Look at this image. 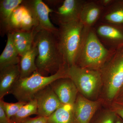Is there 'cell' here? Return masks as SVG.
I'll use <instances>...</instances> for the list:
<instances>
[{
    "label": "cell",
    "mask_w": 123,
    "mask_h": 123,
    "mask_svg": "<svg viewBox=\"0 0 123 123\" xmlns=\"http://www.w3.org/2000/svg\"><path fill=\"white\" fill-rule=\"evenodd\" d=\"M34 43L37 48L36 64L40 74L44 76L53 75L66 65L54 33L46 30L36 31Z\"/></svg>",
    "instance_id": "6da1fadb"
},
{
    "label": "cell",
    "mask_w": 123,
    "mask_h": 123,
    "mask_svg": "<svg viewBox=\"0 0 123 123\" xmlns=\"http://www.w3.org/2000/svg\"><path fill=\"white\" fill-rule=\"evenodd\" d=\"M116 50L106 48L97 37L93 28L84 29L75 64L82 68L100 70Z\"/></svg>",
    "instance_id": "7a4b0ae2"
},
{
    "label": "cell",
    "mask_w": 123,
    "mask_h": 123,
    "mask_svg": "<svg viewBox=\"0 0 123 123\" xmlns=\"http://www.w3.org/2000/svg\"><path fill=\"white\" fill-rule=\"evenodd\" d=\"M68 67L66 65L62 66L53 75H42L37 71L24 78H20L11 91V94L18 101L28 102L34 99L36 94L57 79L69 78Z\"/></svg>",
    "instance_id": "3957f363"
},
{
    "label": "cell",
    "mask_w": 123,
    "mask_h": 123,
    "mask_svg": "<svg viewBox=\"0 0 123 123\" xmlns=\"http://www.w3.org/2000/svg\"><path fill=\"white\" fill-rule=\"evenodd\" d=\"M84 30L83 25L78 21L59 26L56 35L64 62L69 68L75 64Z\"/></svg>",
    "instance_id": "277c9868"
},
{
    "label": "cell",
    "mask_w": 123,
    "mask_h": 123,
    "mask_svg": "<svg viewBox=\"0 0 123 123\" xmlns=\"http://www.w3.org/2000/svg\"><path fill=\"white\" fill-rule=\"evenodd\" d=\"M99 71L106 98L112 101L123 86V46L116 51Z\"/></svg>",
    "instance_id": "5b68a950"
},
{
    "label": "cell",
    "mask_w": 123,
    "mask_h": 123,
    "mask_svg": "<svg viewBox=\"0 0 123 123\" xmlns=\"http://www.w3.org/2000/svg\"><path fill=\"white\" fill-rule=\"evenodd\" d=\"M68 74L79 93L88 99L97 95L103 86L99 70L82 68L74 64L68 68Z\"/></svg>",
    "instance_id": "8992f818"
},
{
    "label": "cell",
    "mask_w": 123,
    "mask_h": 123,
    "mask_svg": "<svg viewBox=\"0 0 123 123\" xmlns=\"http://www.w3.org/2000/svg\"><path fill=\"white\" fill-rule=\"evenodd\" d=\"M37 25L33 13L23 2L14 10L4 32L31 31L35 30Z\"/></svg>",
    "instance_id": "52a82bcc"
},
{
    "label": "cell",
    "mask_w": 123,
    "mask_h": 123,
    "mask_svg": "<svg viewBox=\"0 0 123 123\" xmlns=\"http://www.w3.org/2000/svg\"><path fill=\"white\" fill-rule=\"evenodd\" d=\"M86 0H59L57 7L52 13V20L59 26L78 21Z\"/></svg>",
    "instance_id": "ba28073f"
},
{
    "label": "cell",
    "mask_w": 123,
    "mask_h": 123,
    "mask_svg": "<svg viewBox=\"0 0 123 123\" xmlns=\"http://www.w3.org/2000/svg\"><path fill=\"white\" fill-rule=\"evenodd\" d=\"M93 28L106 48L116 50L123 46V25L99 22Z\"/></svg>",
    "instance_id": "9c48e42d"
},
{
    "label": "cell",
    "mask_w": 123,
    "mask_h": 123,
    "mask_svg": "<svg viewBox=\"0 0 123 123\" xmlns=\"http://www.w3.org/2000/svg\"><path fill=\"white\" fill-rule=\"evenodd\" d=\"M23 3L31 10L37 20L38 25L36 31L46 30L57 34L59 28L53 25L49 18L50 14L54 12L53 9L42 0H23Z\"/></svg>",
    "instance_id": "30bf717a"
},
{
    "label": "cell",
    "mask_w": 123,
    "mask_h": 123,
    "mask_svg": "<svg viewBox=\"0 0 123 123\" xmlns=\"http://www.w3.org/2000/svg\"><path fill=\"white\" fill-rule=\"evenodd\" d=\"M37 115L48 117L62 105L50 85L46 86L36 94Z\"/></svg>",
    "instance_id": "8fae6325"
},
{
    "label": "cell",
    "mask_w": 123,
    "mask_h": 123,
    "mask_svg": "<svg viewBox=\"0 0 123 123\" xmlns=\"http://www.w3.org/2000/svg\"><path fill=\"white\" fill-rule=\"evenodd\" d=\"M100 105L98 101H93L78 94L73 105L76 123H90Z\"/></svg>",
    "instance_id": "7c38bea8"
},
{
    "label": "cell",
    "mask_w": 123,
    "mask_h": 123,
    "mask_svg": "<svg viewBox=\"0 0 123 123\" xmlns=\"http://www.w3.org/2000/svg\"><path fill=\"white\" fill-rule=\"evenodd\" d=\"M50 85L62 104H74L79 92L70 78L57 79Z\"/></svg>",
    "instance_id": "4fadbf2b"
},
{
    "label": "cell",
    "mask_w": 123,
    "mask_h": 123,
    "mask_svg": "<svg viewBox=\"0 0 123 123\" xmlns=\"http://www.w3.org/2000/svg\"><path fill=\"white\" fill-rule=\"evenodd\" d=\"M104 10L97 0H86L79 19L84 29L89 30L93 28L99 22Z\"/></svg>",
    "instance_id": "5bb4252c"
},
{
    "label": "cell",
    "mask_w": 123,
    "mask_h": 123,
    "mask_svg": "<svg viewBox=\"0 0 123 123\" xmlns=\"http://www.w3.org/2000/svg\"><path fill=\"white\" fill-rule=\"evenodd\" d=\"M20 77L19 64L9 66L0 70V99L11 94Z\"/></svg>",
    "instance_id": "9a60e30c"
},
{
    "label": "cell",
    "mask_w": 123,
    "mask_h": 123,
    "mask_svg": "<svg viewBox=\"0 0 123 123\" xmlns=\"http://www.w3.org/2000/svg\"><path fill=\"white\" fill-rule=\"evenodd\" d=\"M7 43L0 56V70L20 63V56L15 47L12 33H7Z\"/></svg>",
    "instance_id": "2e32d148"
},
{
    "label": "cell",
    "mask_w": 123,
    "mask_h": 123,
    "mask_svg": "<svg viewBox=\"0 0 123 123\" xmlns=\"http://www.w3.org/2000/svg\"><path fill=\"white\" fill-rule=\"evenodd\" d=\"M38 55L37 48L34 43L31 49L20 57V78L29 77L37 70L36 60Z\"/></svg>",
    "instance_id": "e0dca14e"
},
{
    "label": "cell",
    "mask_w": 123,
    "mask_h": 123,
    "mask_svg": "<svg viewBox=\"0 0 123 123\" xmlns=\"http://www.w3.org/2000/svg\"><path fill=\"white\" fill-rule=\"evenodd\" d=\"M99 22L123 25V0H115L105 9Z\"/></svg>",
    "instance_id": "ac0fdd59"
},
{
    "label": "cell",
    "mask_w": 123,
    "mask_h": 123,
    "mask_svg": "<svg viewBox=\"0 0 123 123\" xmlns=\"http://www.w3.org/2000/svg\"><path fill=\"white\" fill-rule=\"evenodd\" d=\"M36 31L28 32L14 31L12 33L13 39L20 57L28 51L34 43Z\"/></svg>",
    "instance_id": "d6986e66"
},
{
    "label": "cell",
    "mask_w": 123,
    "mask_h": 123,
    "mask_svg": "<svg viewBox=\"0 0 123 123\" xmlns=\"http://www.w3.org/2000/svg\"><path fill=\"white\" fill-rule=\"evenodd\" d=\"M73 105L62 104L49 117L47 123H76Z\"/></svg>",
    "instance_id": "ffe728a7"
},
{
    "label": "cell",
    "mask_w": 123,
    "mask_h": 123,
    "mask_svg": "<svg viewBox=\"0 0 123 123\" xmlns=\"http://www.w3.org/2000/svg\"><path fill=\"white\" fill-rule=\"evenodd\" d=\"M22 0H1L0 19L2 30L5 31L14 10L23 2Z\"/></svg>",
    "instance_id": "44dd1931"
},
{
    "label": "cell",
    "mask_w": 123,
    "mask_h": 123,
    "mask_svg": "<svg viewBox=\"0 0 123 123\" xmlns=\"http://www.w3.org/2000/svg\"><path fill=\"white\" fill-rule=\"evenodd\" d=\"M33 115H37V102L35 98L27 102L10 119L11 123H20Z\"/></svg>",
    "instance_id": "7402d4cb"
},
{
    "label": "cell",
    "mask_w": 123,
    "mask_h": 123,
    "mask_svg": "<svg viewBox=\"0 0 123 123\" xmlns=\"http://www.w3.org/2000/svg\"><path fill=\"white\" fill-rule=\"evenodd\" d=\"M117 117L114 111H107L94 115L90 123H115Z\"/></svg>",
    "instance_id": "603a6c76"
},
{
    "label": "cell",
    "mask_w": 123,
    "mask_h": 123,
    "mask_svg": "<svg viewBox=\"0 0 123 123\" xmlns=\"http://www.w3.org/2000/svg\"><path fill=\"white\" fill-rule=\"evenodd\" d=\"M26 103L18 101L15 103H9L0 99V104L2 105L7 117L10 120L12 117L16 114L22 107Z\"/></svg>",
    "instance_id": "cb8c5ba5"
},
{
    "label": "cell",
    "mask_w": 123,
    "mask_h": 123,
    "mask_svg": "<svg viewBox=\"0 0 123 123\" xmlns=\"http://www.w3.org/2000/svg\"><path fill=\"white\" fill-rule=\"evenodd\" d=\"M48 117L38 116L34 118H28L20 123H47Z\"/></svg>",
    "instance_id": "d4e9b609"
},
{
    "label": "cell",
    "mask_w": 123,
    "mask_h": 123,
    "mask_svg": "<svg viewBox=\"0 0 123 123\" xmlns=\"http://www.w3.org/2000/svg\"><path fill=\"white\" fill-rule=\"evenodd\" d=\"M0 123H11L2 105L0 104Z\"/></svg>",
    "instance_id": "484cf974"
},
{
    "label": "cell",
    "mask_w": 123,
    "mask_h": 123,
    "mask_svg": "<svg viewBox=\"0 0 123 123\" xmlns=\"http://www.w3.org/2000/svg\"><path fill=\"white\" fill-rule=\"evenodd\" d=\"M115 0H97L99 4L105 9L110 7L114 1Z\"/></svg>",
    "instance_id": "4316f807"
},
{
    "label": "cell",
    "mask_w": 123,
    "mask_h": 123,
    "mask_svg": "<svg viewBox=\"0 0 123 123\" xmlns=\"http://www.w3.org/2000/svg\"><path fill=\"white\" fill-rule=\"evenodd\" d=\"M114 111L118 117H120L123 121V105H116Z\"/></svg>",
    "instance_id": "83f0119b"
},
{
    "label": "cell",
    "mask_w": 123,
    "mask_h": 123,
    "mask_svg": "<svg viewBox=\"0 0 123 123\" xmlns=\"http://www.w3.org/2000/svg\"><path fill=\"white\" fill-rule=\"evenodd\" d=\"M117 101L123 102V86L115 98Z\"/></svg>",
    "instance_id": "f1b7e54d"
},
{
    "label": "cell",
    "mask_w": 123,
    "mask_h": 123,
    "mask_svg": "<svg viewBox=\"0 0 123 123\" xmlns=\"http://www.w3.org/2000/svg\"><path fill=\"white\" fill-rule=\"evenodd\" d=\"M118 117V116H117ZM115 123H123V121L120 117H117L116 121Z\"/></svg>",
    "instance_id": "f546056e"
},
{
    "label": "cell",
    "mask_w": 123,
    "mask_h": 123,
    "mask_svg": "<svg viewBox=\"0 0 123 123\" xmlns=\"http://www.w3.org/2000/svg\"></svg>",
    "instance_id": "4dcf8cb0"
}]
</instances>
